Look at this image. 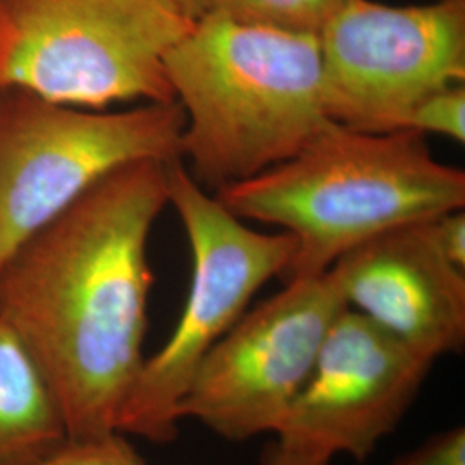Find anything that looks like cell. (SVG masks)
Here are the masks:
<instances>
[{"label": "cell", "mask_w": 465, "mask_h": 465, "mask_svg": "<svg viewBox=\"0 0 465 465\" xmlns=\"http://www.w3.org/2000/svg\"><path fill=\"white\" fill-rule=\"evenodd\" d=\"M164 2L190 21H197L199 17L205 16L213 9V0H164Z\"/></svg>", "instance_id": "obj_17"}, {"label": "cell", "mask_w": 465, "mask_h": 465, "mask_svg": "<svg viewBox=\"0 0 465 465\" xmlns=\"http://www.w3.org/2000/svg\"><path fill=\"white\" fill-rule=\"evenodd\" d=\"M183 128L176 100L105 113L2 90L0 264L116 169L182 161Z\"/></svg>", "instance_id": "obj_6"}, {"label": "cell", "mask_w": 465, "mask_h": 465, "mask_svg": "<svg viewBox=\"0 0 465 465\" xmlns=\"http://www.w3.org/2000/svg\"><path fill=\"white\" fill-rule=\"evenodd\" d=\"M167 164L116 169L0 264V321L45 374L73 440L117 431L145 362L147 245Z\"/></svg>", "instance_id": "obj_1"}, {"label": "cell", "mask_w": 465, "mask_h": 465, "mask_svg": "<svg viewBox=\"0 0 465 465\" xmlns=\"http://www.w3.org/2000/svg\"><path fill=\"white\" fill-rule=\"evenodd\" d=\"M192 25L164 0H0V92L82 109L174 100L164 59Z\"/></svg>", "instance_id": "obj_4"}, {"label": "cell", "mask_w": 465, "mask_h": 465, "mask_svg": "<svg viewBox=\"0 0 465 465\" xmlns=\"http://www.w3.org/2000/svg\"><path fill=\"white\" fill-rule=\"evenodd\" d=\"M347 2L349 0H213L211 11L247 25L286 34L319 36Z\"/></svg>", "instance_id": "obj_12"}, {"label": "cell", "mask_w": 465, "mask_h": 465, "mask_svg": "<svg viewBox=\"0 0 465 465\" xmlns=\"http://www.w3.org/2000/svg\"><path fill=\"white\" fill-rule=\"evenodd\" d=\"M434 362L347 307L332 321L316 364L276 440L332 460H366L399 428Z\"/></svg>", "instance_id": "obj_9"}, {"label": "cell", "mask_w": 465, "mask_h": 465, "mask_svg": "<svg viewBox=\"0 0 465 465\" xmlns=\"http://www.w3.org/2000/svg\"><path fill=\"white\" fill-rule=\"evenodd\" d=\"M390 465H465V428L451 426L401 453Z\"/></svg>", "instance_id": "obj_15"}, {"label": "cell", "mask_w": 465, "mask_h": 465, "mask_svg": "<svg viewBox=\"0 0 465 465\" xmlns=\"http://www.w3.org/2000/svg\"><path fill=\"white\" fill-rule=\"evenodd\" d=\"M430 223L382 232L330 271L350 309L436 362L464 349L465 271L441 253Z\"/></svg>", "instance_id": "obj_10"}, {"label": "cell", "mask_w": 465, "mask_h": 465, "mask_svg": "<svg viewBox=\"0 0 465 465\" xmlns=\"http://www.w3.org/2000/svg\"><path fill=\"white\" fill-rule=\"evenodd\" d=\"M317 40L328 114L353 130H403L419 100L464 84L465 0H349Z\"/></svg>", "instance_id": "obj_8"}, {"label": "cell", "mask_w": 465, "mask_h": 465, "mask_svg": "<svg viewBox=\"0 0 465 465\" xmlns=\"http://www.w3.org/2000/svg\"><path fill=\"white\" fill-rule=\"evenodd\" d=\"M167 203L188 236L192 284L174 331L145 357L117 422V431L152 443L178 436V409L202 359L247 312L252 297L271 278H282L297 250L290 232L249 228L182 161L167 164Z\"/></svg>", "instance_id": "obj_5"}, {"label": "cell", "mask_w": 465, "mask_h": 465, "mask_svg": "<svg viewBox=\"0 0 465 465\" xmlns=\"http://www.w3.org/2000/svg\"><path fill=\"white\" fill-rule=\"evenodd\" d=\"M67 438L45 374L16 332L0 321V465H36Z\"/></svg>", "instance_id": "obj_11"}, {"label": "cell", "mask_w": 465, "mask_h": 465, "mask_svg": "<svg viewBox=\"0 0 465 465\" xmlns=\"http://www.w3.org/2000/svg\"><path fill=\"white\" fill-rule=\"evenodd\" d=\"M431 232L436 245L453 266L465 271V213L464 209L449 211L431 219Z\"/></svg>", "instance_id": "obj_16"}, {"label": "cell", "mask_w": 465, "mask_h": 465, "mask_svg": "<svg viewBox=\"0 0 465 465\" xmlns=\"http://www.w3.org/2000/svg\"><path fill=\"white\" fill-rule=\"evenodd\" d=\"M216 197L232 214L293 236L288 282L330 271L382 232L464 209L465 174L436 161L424 134L331 123L288 161Z\"/></svg>", "instance_id": "obj_3"}, {"label": "cell", "mask_w": 465, "mask_h": 465, "mask_svg": "<svg viewBox=\"0 0 465 465\" xmlns=\"http://www.w3.org/2000/svg\"><path fill=\"white\" fill-rule=\"evenodd\" d=\"M36 465H145L126 434L113 431L90 438H67L61 449Z\"/></svg>", "instance_id": "obj_14"}, {"label": "cell", "mask_w": 465, "mask_h": 465, "mask_svg": "<svg viewBox=\"0 0 465 465\" xmlns=\"http://www.w3.org/2000/svg\"><path fill=\"white\" fill-rule=\"evenodd\" d=\"M347 300L331 271L284 282L202 359L178 417L228 441L278 434Z\"/></svg>", "instance_id": "obj_7"}, {"label": "cell", "mask_w": 465, "mask_h": 465, "mask_svg": "<svg viewBox=\"0 0 465 465\" xmlns=\"http://www.w3.org/2000/svg\"><path fill=\"white\" fill-rule=\"evenodd\" d=\"M182 105V159L219 192L293 157L332 121L319 40L207 13L169 49Z\"/></svg>", "instance_id": "obj_2"}, {"label": "cell", "mask_w": 465, "mask_h": 465, "mask_svg": "<svg viewBox=\"0 0 465 465\" xmlns=\"http://www.w3.org/2000/svg\"><path fill=\"white\" fill-rule=\"evenodd\" d=\"M403 130L420 134H441L457 143H464V84H449L419 100L405 119Z\"/></svg>", "instance_id": "obj_13"}]
</instances>
